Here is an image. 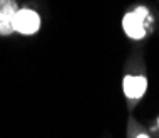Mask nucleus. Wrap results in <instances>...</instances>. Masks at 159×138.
<instances>
[{
    "label": "nucleus",
    "instance_id": "obj_1",
    "mask_svg": "<svg viewBox=\"0 0 159 138\" xmlns=\"http://www.w3.org/2000/svg\"><path fill=\"white\" fill-rule=\"evenodd\" d=\"M151 23V14L146 7H139L136 10L129 12L122 19V28L127 37L134 38V40H141L146 37Z\"/></svg>",
    "mask_w": 159,
    "mask_h": 138
},
{
    "label": "nucleus",
    "instance_id": "obj_4",
    "mask_svg": "<svg viewBox=\"0 0 159 138\" xmlns=\"http://www.w3.org/2000/svg\"><path fill=\"white\" fill-rule=\"evenodd\" d=\"M148 88V80L144 77H132V75H127L124 78V93H126L127 98H141Z\"/></svg>",
    "mask_w": 159,
    "mask_h": 138
},
{
    "label": "nucleus",
    "instance_id": "obj_5",
    "mask_svg": "<svg viewBox=\"0 0 159 138\" xmlns=\"http://www.w3.org/2000/svg\"><path fill=\"white\" fill-rule=\"evenodd\" d=\"M137 138H149V136H148V135H139Z\"/></svg>",
    "mask_w": 159,
    "mask_h": 138
},
{
    "label": "nucleus",
    "instance_id": "obj_3",
    "mask_svg": "<svg viewBox=\"0 0 159 138\" xmlns=\"http://www.w3.org/2000/svg\"><path fill=\"white\" fill-rule=\"evenodd\" d=\"M19 12L15 0H0V35L14 32V17Z\"/></svg>",
    "mask_w": 159,
    "mask_h": 138
},
{
    "label": "nucleus",
    "instance_id": "obj_2",
    "mask_svg": "<svg viewBox=\"0 0 159 138\" xmlns=\"http://www.w3.org/2000/svg\"><path fill=\"white\" fill-rule=\"evenodd\" d=\"M40 28V17L35 10L22 8L14 17V30L22 35H34Z\"/></svg>",
    "mask_w": 159,
    "mask_h": 138
}]
</instances>
